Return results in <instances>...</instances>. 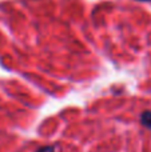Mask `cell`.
<instances>
[{
  "label": "cell",
  "instance_id": "cell-1",
  "mask_svg": "<svg viewBox=\"0 0 151 152\" xmlns=\"http://www.w3.org/2000/svg\"><path fill=\"white\" fill-rule=\"evenodd\" d=\"M141 123L143 124L146 128L151 129V111H144L141 115Z\"/></svg>",
  "mask_w": 151,
  "mask_h": 152
},
{
  "label": "cell",
  "instance_id": "cell-2",
  "mask_svg": "<svg viewBox=\"0 0 151 152\" xmlns=\"http://www.w3.org/2000/svg\"><path fill=\"white\" fill-rule=\"evenodd\" d=\"M36 152H55V148L51 147V145H45V147L39 148Z\"/></svg>",
  "mask_w": 151,
  "mask_h": 152
},
{
  "label": "cell",
  "instance_id": "cell-3",
  "mask_svg": "<svg viewBox=\"0 0 151 152\" xmlns=\"http://www.w3.org/2000/svg\"><path fill=\"white\" fill-rule=\"evenodd\" d=\"M141 1H151V0H141Z\"/></svg>",
  "mask_w": 151,
  "mask_h": 152
}]
</instances>
